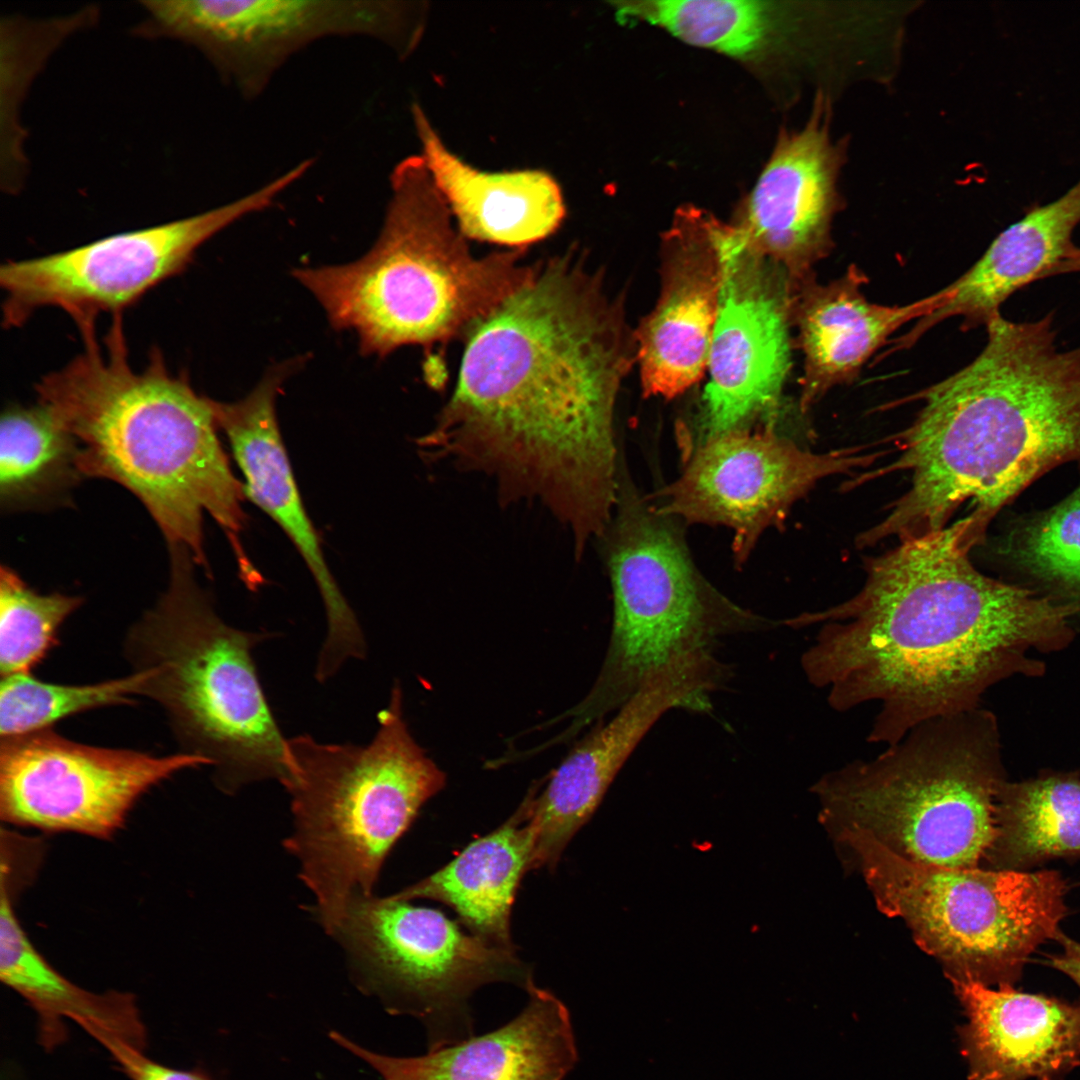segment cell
<instances>
[{
    "instance_id": "12",
    "label": "cell",
    "mask_w": 1080,
    "mask_h": 1080,
    "mask_svg": "<svg viewBox=\"0 0 1080 1080\" xmlns=\"http://www.w3.org/2000/svg\"><path fill=\"white\" fill-rule=\"evenodd\" d=\"M145 37L197 48L246 100L259 97L276 72L310 44L366 37L399 58L417 46L423 3L361 0H152L141 2Z\"/></svg>"
},
{
    "instance_id": "34",
    "label": "cell",
    "mask_w": 1080,
    "mask_h": 1080,
    "mask_svg": "<svg viewBox=\"0 0 1080 1080\" xmlns=\"http://www.w3.org/2000/svg\"><path fill=\"white\" fill-rule=\"evenodd\" d=\"M112 1055L130 1080H213L200 1069L179 1070L149 1059L137 1050L114 1039L99 1041Z\"/></svg>"
},
{
    "instance_id": "17",
    "label": "cell",
    "mask_w": 1080,
    "mask_h": 1080,
    "mask_svg": "<svg viewBox=\"0 0 1080 1080\" xmlns=\"http://www.w3.org/2000/svg\"><path fill=\"white\" fill-rule=\"evenodd\" d=\"M718 678L701 656L680 659L648 679L606 723L593 728L553 771L543 792L530 793L532 870L553 869L590 819L613 779L653 724L673 708L705 711Z\"/></svg>"
},
{
    "instance_id": "29",
    "label": "cell",
    "mask_w": 1080,
    "mask_h": 1080,
    "mask_svg": "<svg viewBox=\"0 0 1080 1080\" xmlns=\"http://www.w3.org/2000/svg\"><path fill=\"white\" fill-rule=\"evenodd\" d=\"M624 23L656 26L677 39L726 56H764L785 35L791 9L759 0H632L614 3Z\"/></svg>"
},
{
    "instance_id": "28",
    "label": "cell",
    "mask_w": 1080,
    "mask_h": 1080,
    "mask_svg": "<svg viewBox=\"0 0 1080 1080\" xmlns=\"http://www.w3.org/2000/svg\"><path fill=\"white\" fill-rule=\"evenodd\" d=\"M996 836L987 853L996 870L1080 856V777L1047 773L1005 780L995 802Z\"/></svg>"
},
{
    "instance_id": "5",
    "label": "cell",
    "mask_w": 1080,
    "mask_h": 1080,
    "mask_svg": "<svg viewBox=\"0 0 1080 1080\" xmlns=\"http://www.w3.org/2000/svg\"><path fill=\"white\" fill-rule=\"evenodd\" d=\"M380 234L343 265L298 268L295 278L360 352L384 357L406 345L466 336L532 273L522 249L475 257L421 155L399 161Z\"/></svg>"
},
{
    "instance_id": "16",
    "label": "cell",
    "mask_w": 1080,
    "mask_h": 1080,
    "mask_svg": "<svg viewBox=\"0 0 1080 1080\" xmlns=\"http://www.w3.org/2000/svg\"><path fill=\"white\" fill-rule=\"evenodd\" d=\"M878 455L863 448L814 453L773 427L730 432L699 442L679 478L653 503L681 522L730 528L734 560L742 565L760 535L782 526L792 505L819 481L868 466Z\"/></svg>"
},
{
    "instance_id": "15",
    "label": "cell",
    "mask_w": 1080,
    "mask_h": 1080,
    "mask_svg": "<svg viewBox=\"0 0 1080 1080\" xmlns=\"http://www.w3.org/2000/svg\"><path fill=\"white\" fill-rule=\"evenodd\" d=\"M209 766L189 753H151L93 746L52 728L0 741V817L46 833L110 839L151 787Z\"/></svg>"
},
{
    "instance_id": "26",
    "label": "cell",
    "mask_w": 1080,
    "mask_h": 1080,
    "mask_svg": "<svg viewBox=\"0 0 1080 1080\" xmlns=\"http://www.w3.org/2000/svg\"><path fill=\"white\" fill-rule=\"evenodd\" d=\"M18 892L1 884L0 979L35 1011L38 1038L48 1051L67 1039L64 1019L82 1026L98 1042L121 1041L143 1051L147 1032L133 994H96L70 982L36 949L15 911Z\"/></svg>"
},
{
    "instance_id": "11",
    "label": "cell",
    "mask_w": 1080,
    "mask_h": 1080,
    "mask_svg": "<svg viewBox=\"0 0 1080 1080\" xmlns=\"http://www.w3.org/2000/svg\"><path fill=\"white\" fill-rule=\"evenodd\" d=\"M359 985L426 1027L429 1049L473 1035L468 1001L481 986L533 981L515 951L467 934L436 909L374 895L354 898L332 935Z\"/></svg>"
},
{
    "instance_id": "32",
    "label": "cell",
    "mask_w": 1080,
    "mask_h": 1080,
    "mask_svg": "<svg viewBox=\"0 0 1080 1080\" xmlns=\"http://www.w3.org/2000/svg\"><path fill=\"white\" fill-rule=\"evenodd\" d=\"M146 675L132 671L124 677L90 684H59L32 673L1 677L0 736L24 735L51 726L69 716L97 708L131 705L143 696Z\"/></svg>"
},
{
    "instance_id": "1",
    "label": "cell",
    "mask_w": 1080,
    "mask_h": 1080,
    "mask_svg": "<svg viewBox=\"0 0 1080 1080\" xmlns=\"http://www.w3.org/2000/svg\"><path fill=\"white\" fill-rule=\"evenodd\" d=\"M466 336L456 387L419 446L490 477L505 504H541L584 552L616 502L615 407L636 360L622 302L573 249L533 265Z\"/></svg>"
},
{
    "instance_id": "8",
    "label": "cell",
    "mask_w": 1080,
    "mask_h": 1080,
    "mask_svg": "<svg viewBox=\"0 0 1080 1080\" xmlns=\"http://www.w3.org/2000/svg\"><path fill=\"white\" fill-rule=\"evenodd\" d=\"M1005 780L997 720L978 707L928 720L878 756L828 772L812 790L836 832H863L916 863L971 868L994 842Z\"/></svg>"
},
{
    "instance_id": "33",
    "label": "cell",
    "mask_w": 1080,
    "mask_h": 1080,
    "mask_svg": "<svg viewBox=\"0 0 1080 1080\" xmlns=\"http://www.w3.org/2000/svg\"><path fill=\"white\" fill-rule=\"evenodd\" d=\"M83 603L80 596L41 594L14 570L0 569V674L31 673L57 644L64 621Z\"/></svg>"
},
{
    "instance_id": "24",
    "label": "cell",
    "mask_w": 1080,
    "mask_h": 1080,
    "mask_svg": "<svg viewBox=\"0 0 1080 1080\" xmlns=\"http://www.w3.org/2000/svg\"><path fill=\"white\" fill-rule=\"evenodd\" d=\"M411 114L420 155L466 238L522 249L560 227L566 208L550 174L479 170L445 145L419 104L412 105Z\"/></svg>"
},
{
    "instance_id": "31",
    "label": "cell",
    "mask_w": 1080,
    "mask_h": 1080,
    "mask_svg": "<svg viewBox=\"0 0 1080 1080\" xmlns=\"http://www.w3.org/2000/svg\"><path fill=\"white\" fill-rule=\"evenodd\" d=\"M1005 546L1038 593L1080 614V485L1058 504L1019 521Z\"/></svg>"
},
{
    "instance_id": "6",
    "label": "cell",
    "mask_w": 1080,
    "mask_h": 1080,
    "mask_svg": "<svg viewBox=\"0 0 1080 1080\" xmlns=\"http://www.w3.org/2000/svg\"><path fill=\"white\" fill-rule=\"evenodd\" d=\"M170 577L124 642L143 696L157 703L184 753L204 758L225 793L289 773L285 738L261 685L253 649L272 633L227 624L197 583L189 551L171 548Z\"/></svg>"
},
{
    "instance_id": "7",
    "label": "cell",
    "mask_w": 1080,
    "mask_h": 1080,
    "mask_svg": "<svg viewBox=\"0 0 1080 1080\" xmlns=\"http://www.w3.org/2000/svg\"><path fill=\"white\" fill-rule=\"evenodd\" d=\"M370 743L288 738L292 830L285 849L299 864L316 913L332 936L349 903L371 896L381 868L445 773L411 735L395 682Z\"/></svg>"
},
{
    "instance_id": "13",
    "label": "cell",
    "mask_w": 1080,
    "mask_h": 1080,
    "mask_svg": "<svg viewBox=\"0 0 1080 1080\" xmlns=\"http://www.w3.org/2000/svg\"><path fill=\"white\" fill-rule=\"evenodd\" d=\"M290 187L280 175L253 192L197 215L109 236L0 268L4 322L23 324L44 307L67 313L81 336L101 313L120 314L160 282L183 271L196 251L242 217L270 207Z\"/></svg>"
},
{
    "instance_id": "20",
    "label": "cell",
    "mask_w": 1080,
    "mask_h": 1080,
    "mask_svg": "<svg viewBox=\"0 0 1080 1080\" xmlns=\"http://www.w3.org/2000/svg\"><path fill=\"white\" fill-rule=\"evenodd\" d=\"M823 107H815L800 131L780 138L737 224L794 284L815 275L813 266L831 252L832 220L840 207V152Z\"/></svg>"
},
{
    "instance_id": "19",
    "label": "cell",
    "mask_w": 1080,
    "mask_h": 1080,
    "mask_svg": "<svg viewBox=\"0 0 1080 1080\" xmlns=\"http://www.w3.org/2000/svg\"><path fill=\"white\" fill-rule=\"evenodd\" d=\"M722 279L712 216L681 210L661 245V287L634 334L646 396L673 398L708 367Z\"/></svg>"
},
{
    "instance_id": "30",
    "label": "cell",
    "mask_w": 1080,
    "mask_h": 1080,
    "mask_svg": "<svg viewBox=\"0 0 1080 1080\" xmlns=\"http://www.w3.org/2000/svg\"><path fill=\"white\" fill-rule=\"evenodd\" d=\"M73 437L43 405L10 406L0 422V502L7 510L61 499L82 479Z\"/></svg>"
},
{
    "instance_id": "4",
    "label": "cell",
    "mask_w": 1080,
    "mask_h": 1080,
    "mask_svg": "<svg viewBox=\"0 0 1080 1080\" xmlns=\"http://www.w3.org/2000/svg\"><path fill=\"white\" fill-rule=\"evenodd\" d=\"M83 342V352L36 385L38 403L73 437L82 477L132 492L168 547L188 550L196 565L207 566L204 513L241 556L244 494L218 437L213 400L172 373L159 351L134 369L120 314L104 346L96 336Z\"/></svg>"
},
{
    "instance_id": "3",
    "label": "cell",
    "mask_w": 1080,
    "mask_h": 1080,
    "mask_svg": "<svg viewBox=\"0 0 1080 1080\" xmlns=\"http://www.w3.org/2000/svg\"><path fill=\"white\" fill-rule=\"evenodd\" d=\"M1053 316L996 317L971 363L918 393L892 468L911 472L903 501L921 522L942 527L969 499L988 524L1044 473L1080 468V346L1058 349Z\"/></svg>"
},
{
    "instance_id": "14",
    "label": "cell",
    "mask_w": 1080,
    "mask_h": 1080,
    "mask_svg": "<svg viewBox=\"0 0 1080 1080\" xmlns=\"http://www.w3.org/2000/svg\"><path fill=\"white\" fill-rule=\"evenodd\" d=\"M712 228L722 279L699 442L752 430L760 421L774 427L790 367L794 288L789 274L738 225L713 217Z\"/></svg>"
},
{
    "instance_id": "27",
    "label": "cell",
    "mask_w": 1080,
    "mask_h": 1080,
    "mask_svg": "<svg viewBox=\"0 0 1080 1080\" xmlns=\"http://www.w3.org/2000/svg\"><path fill=\"white\" fill-rule=\"evenodd\" d=\"M530 798L493 832L471 842L440 870L391 895L430 899L451 907L469 932L514 950L510 916L523 875L532 870Z\"/></svg>"
},
{
    "instance_id": "18",
    "label": "cell",
    "mask_w": 1080,
    "mask_h": 1080,
    "mask_svg": "<svg viewBox=\"0 0 1080 1080\" xmlns=\"http://www.w3.org/2000/svg\"><path fill=\"white\" fill-rule=\"evenodd\" d=\"M294 367L286 363L270 370L238 401L213 400V410L242 473L243 494L285 532L314 578L327 618L320 654L326 661L340 664L362 658L367 646L357 617L325 561L280 432L276 397Z\"/></svg>"
},
{
    "instance_id": "22",
    "label": "cell",
    "mask_w": 1080,
    "mask_h": 1080,
    "mask_svg": "<svg viewBox=\"0 0 1080 1080\" xmlns=\"http://www.w3.org/2000/svg\"><path fill=\"white\" fill-rule=\"evenodd\" d=\"M951 981L968 1019L961 1037L971 1080H1063L1080 1064V1005Z\"/></svg>"
},
{
    "instance_id": "25",
    "label": "cell",
    "mask_w": 1080,
    "mask_h": 1080,
    "mask_svg": "<svg viewBox=\"0 0 1080 1080\" xmlns=\"http://www.w3.org/2000/svg\"><path fill=\"white\" fill-rule=\"evenodd\" d=\"M1080 222V180L1057 200L1031 207L1002 231L982 257L951 283L950 296L904 335L891 341L889 353L912 347L928 330L950 317H961L962 330L985 327L1015 292L1049 271L1075 247L1072 233Z\"/></svg>"
},
{
    "instance_id": "35",
    "label": "cell",
    "mask_w": 1080,
    "mask_h": 1080,
    "mask_svg": "<svg viewBox=\"0 0 1080 1080\" xmlns=\"http://www.w3.org/2000/svg\"><path fill=\"white\" fill-rule=\"evenodd\" d=\"M1057 940L1063 946V953L1049 957L1048 964L1069 976L1080 987V943L1063 933Z\"/></svg>"
},
{
    "instance_id": "2",
    "label": "cell",
    "mask_w": 1080,
    "mask_h": 1080,
    "mask_svg": "<svg viewBox=\"0 0 1080 1080\" xmlns=\"http://www.w3.org/2000/svg\"><path fill=\"white\" fill-rule=\"evenodd\" d=\"M985 529L970 514L900 540L868 562L853 597L788 621L818 626L801 666L832 709L878 706L870 742L890 746L928 720L978 708L998 682L1043 673L1035 653L1072 642L1075 610L973 566Z\"/></svg>"
},
{
    "instance_id": "10",
    "label": "cell",
    "mask_w": 1080,
    "mask_h": 1080,
    "mask_svg": "<svg viewBox=\"0 0 1080 1080\" xmlns=\"http://www.w3.org/2000/svg\"><path fill=\"white\" fill-rule=\"evenodd\" d=\"M838 835L857 856L879 908L904 920L951 979L1011 985L1032 952L1062 933L1066 885L1056 871L924 865L863 832Z\"/></svg>"
},
{
    "instance_id": "21",
    "label": "cell",
    "mask_w": 1080,
    "mask_h": 1080,
    "mask_svg": "<svg viewBox=\"0 0 1080 1080\" xmlns=\"http://www.w3.org/2000/svg\"><path fill=\"white\" fill-rule=\"evenodd\" d=\"M526 991V1006L508 1023L421 1056L382 1055L339 1032L329 1035L383 1080H564L578 1061L569 1010L534 981Z\"/></svg>"
},
{
    "instance_id": "9",
    "label": "cell",
    "mask_w": 1080,
    "mask_h": 1080,
    "mask_svg": "<svg viewBox=\"0 0 1080 1080\" xmlns=\"http://www.w3.org/2000/svg\"><path fill=\"white\" fill-rule=\"evenodd\" d=\"M679 521L661 513L619 465L616 502L601 538L613 590L607 653L588 694L568 712L570 740L618 710L649 678L714 641L769 621L720 593L696 567Z\"/></svg>"
},
{
    "instance_id": "36",
    "label": "cell",
    "mask_w": 1080,
    "mask_h": 1080,
    "mask_svg": "<svg viewBox=\"0 0 1080 1080\" xmlns=\"http://www.w3.org/2000/svg\"><path fill=\"white\" fill-rule=\"evenodd\" d=\"M1080 272V248L1075 246L1066 258L1056 264L1048 273V277L1059 274Z\"/></svg>"
},
{
    "instance_id": "23",
    "label": "cell",
    "mask_w": 1080,
    "mask_h": 1080,
    "mask_svg": "<svg viewBox=\"0 0 1080 1080\" xmlns=\"http://www.w3.org/2000/svg\"><path fill=\"white\" fill-rule=\"evenodd\" d=\"M866 274L851 265L827 284L815 275L794 284L791 319L797 326L804 354L800 408L807 411L832 388L849 384L863 365L905 324L937 310L950 290L906 305H881L867 300L861 288Z\"/></svg>"
}]
</instances>
